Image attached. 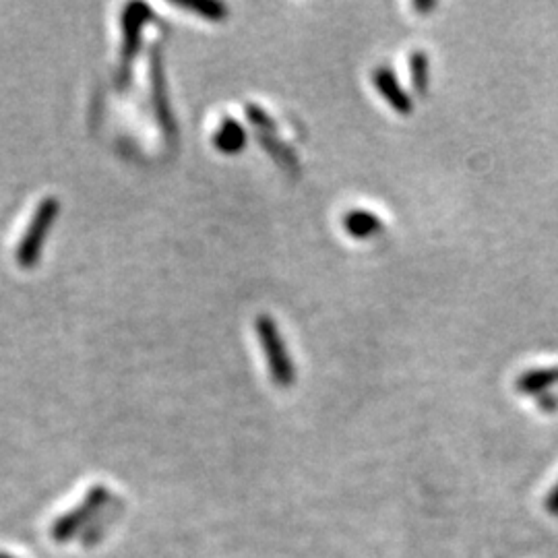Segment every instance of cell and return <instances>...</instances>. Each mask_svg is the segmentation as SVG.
<instances>
[{
    "label": "cell",
    "instance_id": "obj_1",
    "mask_svg": "<svg viewBox=\"0 0 558 558\" xmlns=\"http://www.w3.org/2000/svg\"><path fill=\"white\" fill-rule=\"evenodd\" d=\"M60 213V203L56 197H46L38 209L31 215V220L25 228L23 238L17 244V251H15V259L23 269H31L36 267L42 251H44V242L56 222V217Z\"/></svg>",
    "mask_w": 558,
    "mask_h": 558
},
{
    "label": "cell",
    "instance_id": "obj_4",
    "mask_svg": "<svg viewBox=\"0 0 558 558\" xmlns=\"http://www.w3.org/2000/svg\"><path fill=\"white\" fill-rule=\"evenodd\" d=\"M257 335L269 362V372L277 387H290L294 381V366L288 356L286 344L275 323L269 317L257 319Z\"/></svg>",
    "mask_w": 558,
    "mask_h": 558
},
{
    "label": "cell",
    "instance_id": "obj_5",
    "mask_svg": "<svg viewBox=\"0 0 558 558\" xmlns=\"http://www.w3.org/2000/svg\"><path fill=\"white\" fill-rule=\"evenodd\" d=\"M151 98H153L155 116H158V122H160L164 135L172 139L176 135V124H174V116L170 110L166 75H164L162 58L158 52L153 54V62H151Z\"/></svg>",
    "mask_w": 558,
    "mask_h": 558
},
{
    "label": "cell",
    "instance_id": "obj_13",
    "mask_svg": "<svg viewBox=\"0 0 558 558\" xmlns=\"http://www.w3.org/2000/svg\"><path fill=\"white\" fill-rule=\"evenodd\" d=\"M546 507L552 515H558V484L552 488V492L548 494V501H546Z\"/></svg>",
    "mask_w": 558,
    "mask_h": 558
},
{
    "label": "cell",
    "instance_id": "obj_3",
    "mask_svg": "<svg viewBox=\"0 0 558 558\" xmlns=\"http://www.w3.org/2000/svg\"><path fill=\"white\" fill-rule=\"evenodd\" d=\"M151 19V11L143 3H131L122 11V50H120V62H118V73L116 83L118 89H124L131 81L133 73V62L141 48V31L145 23Z\"/></svg>",
    "mask_w": 558,
    "mask_h": 558
},
{
    "label": "cell",
    "instance_id": "obj_8",
    "mask_svg": "<svg viewBox=\"0 0 558 558\" xmlns=\"http://www.w3.org/2000/svg\"><path fill=\"white\" fill-rule=\"evenodd\" d=\"M344 228L350 236L364 240V238L377 236L383 230V222L372 211L352 209L350 213L344 215Z\"/></svg>",
    "mask_w": 558,
    "mask_h": 558
},
{
    "label": "cell",
    "instance_id": "obj_11",
    "mask_svg": "<svg viewBox=\"0 0 558 558\" xmlns=\"http://www.w3.org/2000/svg\"><path fill=\"white\" fill-rule=\"evenodd\" d=\"M186 11L199 13L201 17L209 19V21H224L228 15V9L222 3H213V0H180V3H174Z\"/></svg>",
    "mask_w": 558,
    "mask_h": 558
},
{
    "label": "cell",
    "instance_id": "obj_7",
    "mask_svg": "<svg viewBox=\"0 0 558 558\" xmlns=\"http://www.w3.org/2000/svg\"><path fill=\"white\" fill-rule=\"evenodd\" d=\"M375 87L383 93V98L389 102V106L401 114H408L412 110V100L397 81V77L389 69H377L372 75Z\"/></svg>",
    "mask_w": 558,
    "mask_h": 558
},
{
    "label": "cell",
    "instance_id": "obj_15",
    "mask_svg": "<svg viewBox=\"0 0 558 558\" xmlns=\"http://www.w3.org/2000/svg\"><path fill=\"white\" fill-rule=\"evenodd\" d=\"M0 558H17V556H13V554H9V552H0Z\"/></svg>",
    "mask_w": 558,
    "mask_h": 558
},
{
    "label": "cell",
    "instance_id": "obj_2",
    "mask_svg": "<svg viewBox=\"0 0 558 558\" xmlns=\"http://www.w3.org/2000/svg\"><path fill=\"white\" fill-rule=\"evenodd\" d=\"M108 501H110V490L106 486H102V484L91 486L79 505H75L71 511L60 515L52 523V530H50L52 540L62 544V542H69L75 536L83 534L85 527L96 519V515L108 505Z\"/></svg>",
    "mask_w": 558,
    "mask_h": 558
},
{
    "label": "cell",
    "instance_id": "obj_9",
    "mask_svg": "<svg viewBox=\"0 0 558 558\" xmlns=\"http://www.w3.org/2000/svg\"><path fill=\"white\" fill-rule=\"evenodd\" d=\"M213 145L220 149L222 153H228V155L240 153L246 145V133L242 129V124L232 120V118L224 120L222 127L217 129L215 135H213Z\"/></svg>",
    "mask_w": 558,
    "mask_h": 558
},
{
    "label": "cell",
    "instance_id": "obj_14",
    "mask_svg": "<svg viewBox=\"0 0 558 558\" xmlns=\"http://www.w3.org/2000/svg\"><path fill=\"white\" fill-rule=\"evenodd\" d=\"M416 9H424V11H430V9H434V3H426V5H422V3H416Z\"/></svg>",
    "mask_w": 558,
    "mask_h": 558
},
{
    "label": "cell",
    "instance_id": "obj_12",
    "mask_svg": "<svg viewBox=\"0 0 558 558\" xmlns=\"http://www.w3.org/2000/svg\"><path fill=\"white\" fill-rule=\"evenodd\" d=\"M410 75H412V85L416 87V91L424 93L428 89V79H430V67H428V58L424 52H414L410 56Z\"/></svg>",
    "mask_w": 558,
    "mask_h": 558
},
{
    "label": "cell",
    "instance_id": "obj_10",
    "mask_svg": "<svg viewBox=\"0 0 558 558\" xmlns=\"http://www.w3.org/2000/svg\"><path fill=\"white\" fill-rule=\"evenodd\" d=\"M558 383V366L556 368H538L523 372L517 379V389L521 393H542Z\"/></svg>",
    "mask_w": 558,
    "mask_h": 558
},
{
    "label": "cell",
    "instance_id": "obj_6",
    "mask_svg": "<svg viewBox=\"0 0 558 558\" xmlns=\"http://www.w3.org/2000/svg\"><path fill=\"white\" fill-rule=\"evenodd\" d=\"M122 509H124L122 499H114V501L110 499L108 505L96 515V519H93L83 530L81 544L85 548H91V546H96L98 542H102L106 538V534L110 532V527L120 519Z\"/></svg>",
    "mask_w": 558,
    "mask_h": 558
}]
</instances>
